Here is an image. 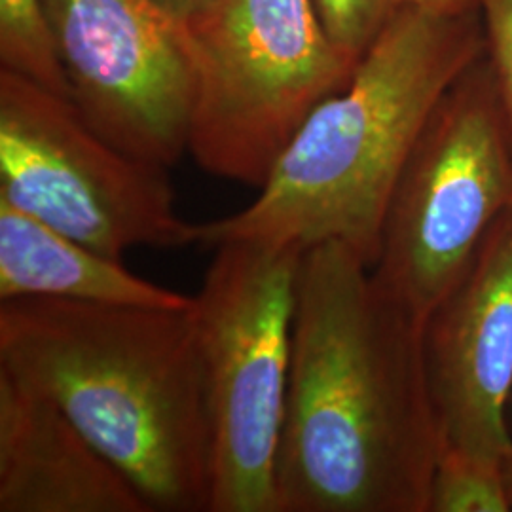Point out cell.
<instances>
[{
  "instance_id": "4fadbf2b",
  "label": "cell",
  "mask_w": 512,
  "mask_h": 512,
  "mask_svg": "<svg viewBox=\"0 0 512 512\" xmlns=\"http://www.w3.org/2000/svg\"><path fill=\"white\" fill-rule=\"evenodd\" d=\"M0 69L69 97L40 0H0Z\"/></svg>"
},
{
  "instance_id": "5bb4252c",
  "label": "cell",
  "mask_w": 512,
  "mask_h": 512,
  "mask_svg": "<svg viewBox=\"0 0 512 512\" xmlns=\"http://www.w3.org/2000/svg\"><path fill=\"white\" fill-rule=\"evenodd\" d=\"M330 40L361 59L401 10V0H313Z\"/></svg>"
},
{
  "instance_id": "2e32d148",
  "label": "cell",
  "mask_w": 512,
  "mask_h": 512,
  "mask_svg": "<svg viewBox=\"0 0 512 512\" xmlns=\"http://www.w3.org/2000/svg\"><path fill=\"white\" fill-rule=\"evenodd\" d=\"M154 2L164 10L167 16L179 21L184 27L192 19L198 18L217 0H154Z\"/></svg>"
},
{
  "instance_id": "9a60e30c",
  "label": "cell",
  "mask_w": 512,
  "mask_h": 512,
  "mask_svg": "<svg viewBox=\"0 0 512 512\" xmlns=\"http://www.w3.org/2000/svg\"><path fill=\"white\" fill-rule=\"evenodd\" d=\"M486 33V57L512 124V0H478Z\"/></svg>"
},
{
  "instance_id": "ac0fdd59",
  "label": "cell",
  "mask_w": 512,
  "mask_h": 512,
  "mask_svg": "<svg viewBox=\"0 0 512 512\" xmlns=\"http://www.w3.org/2000/svg\"><path fill=\"white\" fill-rule=\"evenodd\" d=\"M503 473H505V486H507V497L511 503L512 511V450L503 459Z\"/></svg>"
},
{
  "instance_id": "8992f818",
  "label": "cell",
  "mask_w": 512,
  "mask_h": 512,
  "mask_svg": "<svg viewBox=\"0 0 512 512\" xmlns=\"http://www.w3.org/2000/svg\"><path fill=\"white\" fill-rule=\"evenodd\" d=\"M511 209V118L484 54L421 131L387 207L372 275L425 321Z\"/></svg>"
},
{
  "instance_id": "30bf717a",
  "label": "cell",
  "mask_w": 512,
  "mask_h": 512,
  "mask_svg": "<svg viewBox=\"0 0 512 512\" xmlns=\"http://www.w3.org/2000/svg\"><path fill=\"white\" fill-rule=\"evenodd\" d=\"M0 512H150L48 397L0 368Z\"/></svg>"
},
{
  "instance_id": "3957f363",
  "label": "cell",
  "mask_w": 512,
  "mask_h": 512,
  "mask_svg": "<svg viewBox=\"0 0 512 512\" xmlns=\"http://www.w3.org/2000/svg\"><path fill=\"white\" fill-rule=\"evenodd\" d=\"M0 368L128 476L150 512H209L211 437L194 304L0 302Z\"/></svg>"
},
{
  "instance_id": "5b68a950",
  "label": "cell",
  "mask_w": 512,
  "mask_h": 512,
  "mask_svg": "<svg viewBox=\"0 0 512 512\" xmlns=\"http://www.w3.org/2000/svg\"><path fill=\"white\" fill-rule=\"evenodd\" d=\"M184 31L194 67L188 152L209 175L256 190L361 61L330 40L313 0H217Z\"/></svg>"
},
{
  "instance_id": "52a82bcc",
  "label": "cell",
  "mask_w": 512,
  "mask_h": 512,
  "mask_svg": "<svg viewBox=\"0 0 512 512\" xmlns=\"http://www.w3.org/2000/svg\"><path fill=\"white\" fill-rule=\"evenodd\" d=\"M165 171L101 137L69 97L0 69V200L114 258L198 245Z\"/></svg>"
},
{
  "instance_id": "e0dca14e",
  "label": "cell",
  "mask_w": 512,
  "mask_h": 512,
  "mask_svg": "<svg viewBox=\"0 0 512 512\" xmlns=\"http://www.w3.org/2000/svg\"><path fill=\"white\" fill-rule=\"evenodd\" d=\"M404 4L410 6H420L427 10L435 12H469V10H478V0H401Z\"/></svg>"
},
{
  "instance_id": "6da1fadb",
  "label": "cell",
  "mask_w": 512,
  "mask_h": 512,
  "mask_svg": "<svg viewBox=\"0 0 512 512\" xmlns=\"http://www.w3.org/2000/svg\"><path fill=\"white\" fill-rule=\"evenodd\" d=\"M440 448L423 321L346 245L304 249L279 512H429Z\"/></svg>"
},
{
  "instance_id": "7a4b0ae2",
  "label": "cell",
  "mask_w": 512,
  "mask_h": 512,
  "mask_svg": "<svg viewBox=\"0 0 512 512\" xmlns=\"http://www.w3.org/2000/svg\"><path fill=\"white\" fill-rule=\"evenodd\" d=\"M486 54L480 10L404 4L346 88L317 105L277 158L255 202L198 224V245L336 241L372 268L385 213L421 131L459 74Z\"/></svg>"
},
{
  "instance_id": "d6986e66",
  "label": "cell",
  "mask_w": 512,
  "mask_h": 512,
  "mask_svg": "<svg viewBox=\"0 0 512 512\" xmlns=\"http://www.w3.org/2000/svg\"><path fill=\"white\" fill-rule=\"evenodd\" d=\"M509 423H511V431H512V397H511V406H509Z\"/></svg>"
},
{
  "instance_id": "8fae6325",
  "label": "cell",
  "mask_w": 512,
  "mask_h": 512,
  "mask_svg": "<svg viewBox=\"0 0 512 512\" xmlns=\"http://www.w3.org/2000/svg\"><path fill=\"white\" fill-rule=\"evenodd\" d=\"M54 298L86 304L186 310L194 296L133 274L105 255L0 200V302Z\"/></svg>"
},
{
  "instance_id": "7c38bea8",
  "label": "cell",
  "mask_w": 512,
  "mask_h": 512,
  "mask_svg": "<svg viewBox=\"0 0 512 512\" xmlns=\"http://www.w3.org/2000/svg\"><path fill=\"white\" fill-rule=\"evenodd\" d=\"M503 459L440 448L429 512H509Z\"/></svg>"
},
{
  "instance_id": "277c9868",
  "label": "cell",
  "mask_w": 512,
  "mask_h": 512,
  "mask_svg": "<svg viewBox=\"0 0 512 512\" xmlns=\"http://www.w3.org/2000/svg\"><path fill=\"white\" fill-rule=\"evenodd\" d=\"M211 251L194 296L211 437L209 512H279L275 467L304 249L241 239Z\"/></svg>"
},
{
  "instance_id": "9c48e42d",
  "label": "cell",
  "mask_w": 512,
  "mask_h": 512,
  "mask_svg": "<svg viewBox=\"0 0 512 512\" xmlns=\"http://www.w3.org/2000/svg\"><path fill=\"white\" fill-rule=\"evenodd\" d=\"M423 359L442 448L512 450V209L423 321Z\"/></svg>"
},
{
  "instance_id": "ba28073f",
  "label": "cell",
  "mask_w": 512,
  "mask_h": 512,
  "mask_svg": "<svg viewBox=\"0 0 512 512\" xmlns=\"http://www.w3.org/2000/svg\"><path fill=\"white\" fill-rule=\"evenodd\" d=\"M69 99L101 137L169 169L188 152L194 67L154 0H40Z\"/></svg>"
}]
</instances>
